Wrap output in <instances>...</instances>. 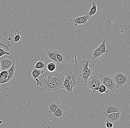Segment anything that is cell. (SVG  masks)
Segmentation results:
<instances>
[{"instance_id": "obj_30", "label": "cell", "mask_w": 130, "mask_h": 128, "mask_svg": "<svg viewBox=\"0 0 130 128\" xmlns=\"http://www.w3.org/2000/svg\"><path fill=\"white\" fill-rule=\"evenodd\" d=\"M2 69H1V62H0V72H1Z\"/></svg>"}, {"instance_id": "obj_11", "label": "cell", "mask_w": 130, "mask_h": 128, "mask_svg": "<svg viewBox=\"0 0 130 128\" xmlns=\"http://www.w3.org/2000/svg\"><path fill=\"white\" fill-rule=\"evenodd\" d=\"M65 114L64 110L60 105L56 111L53 114V116L56 119L62 120L64 117Z\"/></svg>"}, {"instance_id": "obj_9", "label": "cell", "mask_w": 130, "mask_h": 128, "mask_svg": "<svg viewBox=\"0 0 130 128\" xmlns=\"http://www.w3.org/2000/svg\"><path fill=\"white\" fill-rule=\"evenodd\" d=\"M90 17L88 14L84 15L75 18L73 19V21L75 25H85Z\"/></svg>"}, {"instance_id": "obj_31", "label": "cell", "mask_w": 130, "mask_h": 128, "mask_svg": "<svg viewBox=\"0 0 130 128\" xmlns=\"http://www.w3.org/2000/svg\"><path fill=\"white\" fill-rule=\"evenodd\" d=\"M108 91H106L105 93H106H106H107H107H108Z\"/></svg>"}, {"instance_id": "obj_6", "label": "cell", "mask_w": 130, "mask_h": 128, "mask_svg": "<svg viewBox=\"0 0 130 128\" xmlns=\"http://www.w3.org/2000/svg\"><path fill=\"white\" fill-rule=\"evenodd\" d=\"M101 85V82L100 77L93 75L90 77L89 81L88 82L87 86L91 90L93 94L98 90Z\"/></svg>"}, {"instance_id": "obj_24", "label": "cell", "mask_w": 130, "mask_h": 128, "mask_svg": "<svg viewBox=\"0 0 130 128\" xmlns=\"http://www.w3.org/2000/svg\"><path fill=\"white\" fill-rule=\"evenodd\" d=\"M5 55H9L10 54L8 52L6 51L2 48H0V57H2Z\"/></svg>"}, {"instance_id": "obj_26", "label": "cell", "mask_w": 130, "mask_h": 128, "mask_svg": "<svg viewBox=\"0 0 130 128\" xmlns=\"http://www.w3.org/2000/svg\"><path fill=\"white\" fill-rule=\"evenodd\" d=\"M0 75L8 77V70H2L1 72H0Z\"/></svg>"}, {"instance_id": "obj_7", "label": "cell", "mask_w": 130, "mask_h": 128, "mask_svg": "<svg viewBox=\"0 0 130 128\" xmlns=\"http://www.w3.org/2000/svg\"><path fill=\"white\" fill-rule=\"evenodd\" d=\"M113 79L117 84V88H120L128 81V78L121 72H119L114 75Z\"/></svg>"}, {"instance_id": "obj_20", "label": "cell", "mask_w": 130, "mask_h": 128, "mask_svg": "<svg viewBox=\"0 0 130 128\" xmlns=\"http://www.w3.org/2000/svg\"><path fill=\"white\" fill-rule=\"evenodd\" d=\"M47 68L49 72H54L56 69V65L54 62H50L47 65Z\"/></svg>"}, {"instance_id": "obj_12", "label": "cell", "mask_w": 130, "mask_h": 128, "mask_svg": "<svg viewBox=\"0 0 130 128\" xmlns=\"http://www.w3.org/2000/svg\"><path fill=\"white\" fill-rule=\"evenodd\" d=\"M60 106V103L58 102L54 101L52 102L48 106L49 112L53 115L56 111Z\"/></svg>"}, {"instance_id": "obj_14", "label": "cell", "mask_w": 130, "mask_h": 128, "mask_svg": "<svg viewBox=\"0 0 130 128\" xmlns=\"http://www.w3.org/2000/svg\"><path fill=\"white\" fill-rule=\"evenodd\" d=\"M56 55L57 56V59L58 61V64H62L64 63L65 61L64 55L61 52L59 51H56Z\"/></svg>"}, {"instance_id": "obj_15", "label": "cell", "mask_w": 130, "mask_h": 128, "mask_svg": "<svg viewBox=\"0 0 130 128\" xmlns=\"http://www.w3.org/2000/svg\"><path fill=\"white\" fill-rule=\"evenodd\" d=\"M43 73L44 71L43 70L35 68L32 70L31 72V75L32 78L35 80H36V79L38 78L40 75H41Z\"/></svg>"}, {"instance_id": "obj_4", "label": "cell", "mask_w": 130, "mask_h": 128, "mask_svg": "<svg viewBox=\"0 0 130 128\" xmlns=\"http://www.w3.org/2000/svg\"><path fill=\"white\" fill-rule=\"evenodd\" d=\"M2 70H8L13 65L18 62V60L10 55H5L0 58Z\"/></svg>"}, {"instance_id": "obj_29", "label": "cell", "mask_w": 130, "mask_h": 128, "mask_svg": "<svg viewBox=\"0 0 130 128\" xmlns=\"http://www.w3.org/2000/svg\"><path fill=\"white\" fill-rule=\"evenodd\" d=\"M8 77L7 76H4V75H0V78L2 79H8Z\"/></svg>"}, {"instance_id": "obj_2", "label": "cell", "mask_w": 130, "mask_h": 128, "mask_svg": "<svg viewBox=\"0 0 130 128\" xmlns=\"http://www.w3.org/2000/svg\"><path fill=\"white\" fill-rule=\"evenodd\" d=\"M89 62L88 60L78 61L77 57L75 56L73 73L76 76L78 81L85 84L88 83L91 74V69L88 67Z\"/></svg>"}, {"instance_id": "obj_19", "label": "cell", "mask_w": 130, "mask_h": 128, "mask_svg": "<svg viewBox=\"0 0 130 128\" xmlns=\"http://www.w3.org/2000/svg\"><path fill=\"white\" fill-rule=\"evenodd\" d=\"M97 5L95 2H93L92 3V6L90 11L88 12V15L90 17L92 16L93 15L96 13L97 12Z\"/></svg>"}, {"instance_id": "obj_13", "label": "cell", "mask_w": 130, "mask_h": 128, "mask_svg": "<svg viewBox=\"0 0 130 128\" xmlns=\"http://www.w3.org/2000/svg\"><path fill=\"white\" fill-rule=\"evenodd\" d=\"M47 56L50 58L52 60L56 62L57 64H58V61L57 58L56 52L54 50H50L47 51L46 52Z\"/></svg>"}, {"instance_id": "obj_1", "label": "cell", "mask_w": 130, "mask_h": 128, "mask_svg": "<svg viewBox=\"0 0 130 128\" xmlns=\"http://www.w3.org/2000/svg\"><path fill=\"white\" fill-rule=\"evenodd\" d=\"M64 75L58 72H47L41 75L39 79H36L37 85L40 86L42 92L51 93L58 92L62 89Z\"/></svg>"}, {"instance_id": "obj_25", "label": "cell", "mask_w": 130, "mask_h": 128, "mask_svg": "<svg viewBox=\"0 0 130 128\" xmlns=\"http://www.w3.org/2000/svg\"><path fill=\"white\" fill-rule=\"evenodd\" d=\"M21 39V35L20 34H17L15 35V37L14 39V43H17Z\"/></svg>"}, {"instance_id": "obj_3", "label": "cell", "mask_w": 130, "mask_h": 128, "mask_svg": "<svg viewBox=\"0 0 130 128\" xmlns=\"http://www.w3.org/2000/svg\"><path fill=\"white\" fill-rule=\"evenodd\" d=\"M77 80L76 76L73 73L68 71L67 75L64 77L62 84V89H65L68 93H72L74 87L77 85Z\"/></svg>"}, {"instance_id": "obj_28", "label": "cell", "mask_w": 130, "mask_h": 128, "mask_svg": "<svg viewBox=\"0 0 130 128\" xmlns=\"http://www.w3.org/2000/svg\"><path fill=\"white\" fill-rule=\"evenodd\" d=\"M0 46H2V47H4V48H6V49H7V50H8V49H9V47L8 46V45H6V44H4L2 43H1V42H0Z\"/></svg>"}, {"instance_id": "obj_21", "label": "cell", "mask_w": 130, "mask_h": 128, "mask_svg": "<svg viewBox=\"0 0 130 128\" xmlns=\"http://www.w3.org/2000/svg\"><path fill=\"white\" fill-rule=\"evenodd\" d=\"M45 66V64L41 61H38L37 62L35 65L34 66V68L37 69H42L44 68Z\"/></svg>"}, {"instance_id": "obj_18", "label": "cell", "mask_w": 130, "mask_h": 128, "mask_svg": "<svg viewBox=\"0 0 130 128\" xmlns=\"http://www.w3.org/2000/svg\"><path fill=\"white\" fill-rule=\"evenodd\" d=\"M101 51L99 49L98 47L96 48L95 50L93 51L92 54V58L93 60H96L99 58L100 57L102 56Z\"/></svg>"}, {"instance_id": "obj_8", "label": "cell", "mask_w": 130, "mask_h": 128, "mask_svg": "<svg viewBox=\"0 0 130 128\" xmlns=\"http://www.w3.org/2000/svg\"><path fill=\"white\" fill-rule=\"evenodd\" d=\"M122 109L120 106L114 104H110L106 106L103 110L104 114L112 113L114 112H121Z\"/></svg>"}, {"instance_id": "obj_27", "label": "cell", "mask_w": 130, "mask_h": 128, "mask_svg": "<svg viewBox=\"0 0 130 128\" xmlns=\"http://www.w3.org/2000/svg\"><path fill=\"white\" fill-rule=\"evenodd\" d=\"M9 81L8 79H4L0 78V84H4V83L8 82Z\"/></svg>"}, {"instance_id": "obj_22", "label": "cell", "mask_w": 130, "mask_h": 128, "mask_svg": "<svg viewBox=\"0 0 130 128\" xmlns=\"http://www.w3.org/2000/svg\"><path fill=\"white\" fill-rule=\"evenodd\" d=\"M106 127L107 128H113V127L112 122L108 119H106L105 121Z\"/></svg>"}, {"instance_id": "obj_10", "label": "cell", "mask_w": 130, "mask_h": 128, "mask_svg": "<svg viewBox=\"0 0 130 128\" xmlns=\"http://www.w3.org/2000/svg\"><path fill=\"white\" fill-rule=\"evenodd\" d=\"M121 112H114L112 113H105L104 114L106 119H108L112 123H116L120 119L121 117Z\"/></svg>"}, {"instance_id": "obj_23", "label": "cell", "mask_w": 130, "mask_h": 128, "mask_svg": "<svg viewBox=\"0 0 130 128\" xmlns=\"http://www.w3.org/2000/svg\"><path fill=\"white\" fill-rule=\"evenodd\" d=\"M98 91L101 94L105 93L106 91V87L103 84L101 85L98 89Z\"/></svg>"}, {"instance_id": "obj_16", "label": "cell", "mask_w": 130, "mask_h": 128, "mask_svg": "<svg viewBox=\"0 0 130 128\" xmlns=\"http://www.w3.org/2000/svg\"><path fill=\"white\" fill-rule=\"evenodd\" d=\"M15 64H13L12 66L8 69V79L9 81H10L11 79L13 77L14 75L15 71Z\"/></svg>"}, {"instance_id": "obj_17", "label": "cell", "mask_w": 130, "mask_h": 128, "mask_svg": "<svg viewBox=\"0 0 130 128\" xmlns=\"http://www.w3.org/2000/svg\"><path fill=\"white\" fill-rule=\"evenodd\" d=\"M106 40H103L101 42V43L98 46V48L101 51L102 54H104L105 53L108 52V51L106 49Z\"/></svg>"}, {"instance_id": "obj_5", "label": "cell", "mask_w": 130, "mask_h": 128, "mask_svg": "<svg viewBox=\"0 0 130 128\" xmlns=\"http://www.w3.org/2000/svg\"><path fill=\"white\" fill-rule=\"evenodd\" d=\"M100 78L101 84L105 86L111 92H113L117 88V84L113 79L108 75H101Z\"/></svg>"}]
</instances>
